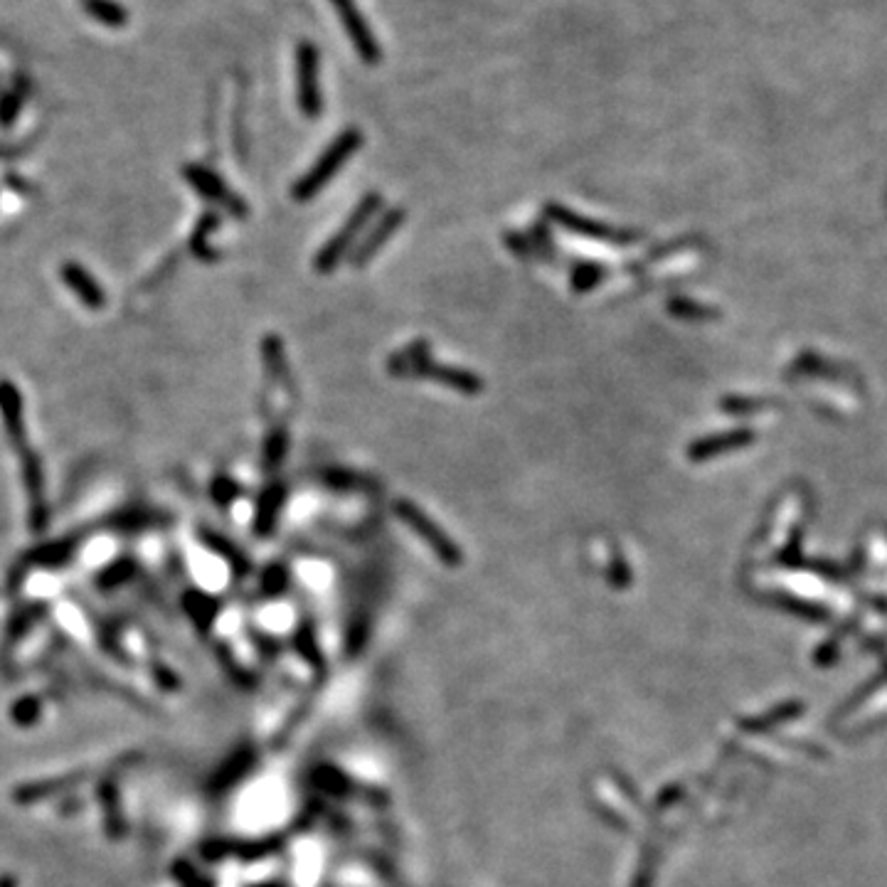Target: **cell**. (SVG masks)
I'll use <instances>...</instances> for the list:
<instances>
[{
  "label": "cell",
  "instance_id": "cell-1",
  "mask_svg": "<svg viewBox=\"0 0 887 887\" xmlns=\"http://www.w3.org/2000/svg\"><path fill=\"white\" fill-rule=\"evenodd\" d=\"M387 370H390L395 377H422V380H434L439 382V385L459 390L469 397H474L483 390V380L476 373H469V370L461 368H451V365L434 363V360L429 358L427 343L424 341L412 343L407 350H400V353L392 355L390 363H387Z\"/></svg>",
  "mask_w": 887,
  "mask_h": 887
},
{
  "label": "cell",
  "instance_id": "cell-19",
  "mask_svg": "<svg viewBox=\"0 0 887 887\" xmlns=\"http://www.w3.org/2000/svg\"><path fill=\"white\" fill-rule=\"evenodd\" d=\"M0 887H18V880L13 875H0Z\"/></svg>",
  "mask_w": 887,
  "mask_h": 887
},
{
  "label": "cell",
  "instance_id": "cell-15",
  "mask_svg": "<svg viewBox=\"0 0 887 887\" xmlns=\"http://www.w3.org/2000/svg\"><path fill=\"white\" fill-rule=\"evenodd\" d=\"M602 276L604 269L599 264H577L570 276V289L577 291V294H584V291L594 289L602 281Z\"/></svg>",
  "mask_w": 887,
  "mask_h": 887
},
{
  "label": "cell",
  "instance_id": "cell-8",
  "mask_svg": "<svg viewBox=\"0 0 887 887\" xmlns=\"http://www.w3.org/2000/svg\"><path fill=\"white\" fill-rule=\"evenodd\" d=\"M402 222H405V210H400V207H395V210L380 215V220L375 222L373 230L368 232V237L360 239L358 247L353 249V254H350V264L360 269V267H365V264L373 262L375 254L380 252L387 242H390V237L400 230Z\"/></svg>",
  "mask_w": 887,
  "mask_h": 887
},
{
  "label": "cell",
  "instance_id": "cell-3",
  "mask_svg": "<svg viewBox=\"0 0 887 887\" xmlns=\"http://www.w3.org/2000/svg\"><path fill=\"white\" fill-rule=\"evenodd\" d=\"M380 207H382L380 193L365 195V198L360 200V205L350 212L348 220H345V225L341 227V230H338L336 235L328 239L321 249H318L316 259H313V269L321 274H331L333 269H336L338 264H341L350 252H353L355 239L360 237L363 227L373 220L377 212H380Z\"/></svg>",
  "mask_w": 887,
  "mask_h": 887
},
{
  "label": "cell",
  "instance_id": "cell-17",
  "mask_svg": "<svg viewBox=\"0 0 887 887\" xmlns=\"http://www.w3.org/2000/svg\"><path fill=\"white\" fill-rule=\"evenodd\" d=\"M239 491H242V488L227 476H220L215 483H212V498H215L220 506H230V503L239 496Z\"/></svg>",
  "mask_w": 887,
  "mask_h": 887
},
{
  "label": "cell",
  "instance_id": "cell-9",
  "mask_svg": "<svg viewBox=\"0 0 887 887\" xmlns=\"http://www.w3.org/2000/svg\"><path fill=\"white\" fill-rule=\"evenodd\" d=\"M185 178H188V183L193 185L195 190H200V193H203L205 198L215 200V203H220L222 207H227V210H230L232 215H237V217L247 215V205H244L242 200H239V195L232 193V190L227 188V185L222 183V180L217 178L215 173L207 171V168H203V166H188V168H185Z\"/></svg>",
  "mask_w": 887,
  "mask_h": 887
},
{
  "label": "cell",
  "instance_id": "cell-7",
  "mask_svg": "<svg viewBox=\"0 0 887 887\" xmlns=\"http://www.w3.org/2000/svg\"><path fill=\"white\" fill-rule=\"evenodd\" d=\"M545 217L550 222H555V225H560L562 230L575 232V235H580V237L602 239V242H626V237L621 235V232L602 225V222H594V220H589V217L577 215V212H572L570 207H565V205H555V203L545 205Z\"/></svg>",
  "mask_w": 887,
  "mask_h": 887
},
{
  "label": "cell",
  "instance_id": "cell-12",
  "mask_svg": "<svg viewBox=\"0 0 887 887\" xmlns=\"http://www.w3.org/2000/svg\"><path fill=\"white\" fill-rule=\"evenodd\" d=\"M84 13L99 25L111 30H121L129 25V10L119 0H82Z\"/></svg>",
  "mask_w": 887,
  "mask_h": 887
},
{
  "label": "cell",
  "instance_id": "cell-2",
  "mask_svg": "<svg viewBox=\"0 0 887 887\" xmlns=\"http://www.w3.org/2000/svg\"><path fill=\"white\" fill-rule=\"evenodd\" d=\"M360 148H363V131L360 129H345L343 134H338L331 143H328V148L321 153V158H318V161L313 163L299 180H296L294 188H291V198H294L296 203H308V200L316 198V195L321 193L338 173H341V168L360 151Z\"/></svg>",
  "mask_w": 887,
  "mask_h": 887
},
{
  "label": "cell",
  "instance_id": "cell-18",
  "mask_svg": "<svg viewBox=\"0 0 887 887\" xmlns=\"http://www.w3.org/2000/svg\"><path fill=\"white\" fill-rule=\"evenodd\" d=\"M328 488H338V491H348V488L358 486V476L350 474V471H326L323 474Z\"/></svg>",
  "mask_w": 887,
  "mask_h": 887
},
{
  "label": "cell",
  "instance_id": "cell-10",
  "mask_svg": "<svg viewBox=\"0 0 887 887\" xmlns=\"http://www.w3.org/2000/svg\"><path fill=\"white\" fill-rule=\"evenodd\" d=\"M286 501V488L281 483H269L257 498V515H254V533L267 538L274 530L276 520H279L281 508Z\"/></svg>",
  "mask_w": 887,
  "mask_h": 887
},
{
  "label": "cell",
  "instance_id": "cell-6",
  "mask_svg": "<svg viewBox=\"0 0 887 887\" xmlns=\"http://www.w3.org/2000/svg\"><path fill=\"white\" fill-rule=\"evenodd\" d=\"M331 5L338 13V18H341L343 30L348 33L355 52L360 55V60L370 67L380 65L382 60L380 40H377L373 28H370V23L365 20V15L360 13L358 3H355V0H331Z\"/></svg>",
  "mask_w": 887,
  "mask_h": 887
},
{
  "label": "cell",
  "instance_id": "cell-14",
  "mask_svg": "<svg viewBox=\"0 0 887 887\" xmlns=\"http://www.w3.org/2000/svg\"><path fill=\"white\" fill-rule=\"evenodd\" d=\"M286 451H289V434L286 429L276 427L269 432L267 442H264V456H262V464L267 471H276L286 459Z\"/></svg>",
  "mask_w": 887,
  "mask_h": 887
},
{
  "label": "cell",
  "instance_id": "cell-16",
  "mask_svg": "<svg viewBox=\"0 0 887 887\" xmlns=\"http://www.w3.org/2000/svg\"><path fill=\"white\" fill-rule=\"evenodd\" d=\"M40 708L42 705L37 698H23L13 705L10 715H13V722H18V725H23V727H30L40 720V713H42Z\"/></svg>",
  "mask_w": 887,
  "mask_h": 887
},
{
  "label": "cell",
  "instance_id": "cell-13",
  "mask_svg": "<svg viewBox=\"0 0 887 887\" xmlns=\"http://www.w3.org/2000/svg\"><path fill=\"white\" fill-rule=\"evenodd\" d=\"M264 353V365H267V373L274 377L276 382H289V368H286V355H284V343L281 338L267 336L262 343Z\"/></svg>",
  "mask_w": 887,
  "mask_h": 887
},
{
  "label": "cell",
  "instance_id": "cell-4",
  "mask_svg": "<svg viewBox=\"0 0 887 887\" xmlns=\"http://www.w3.org/2000/svg\"><path fill=\"white\" fill-rule=\"evenodd\" d=\"M296 92H299V109L304 111L306 119H318L323 111L321 52L308 40L296 47Z\"/></svg>",
  "mask_w": 887,
  "mask_h": 887
},
{
  "label": "cell",
  "instance_id": "cell-5",
  "mask_svg": "<svg viewBox=\"0 0 887 887\" xmlns=\"http://www.w3.org/2000/svg\"><path fill=\"white\" fill-rule=\"evenodd\" d=\"M392 511H395L397 518H400L407 528H412L414 533L424 540V543L432 547V550L437 552L444 562H451V565H454V562L461 560L459 547H456V543H451V540L446 538L444 530L439 528V525L434 523V520L429 518V515L417 506V503L407 501V498H400V501L392 503Z\"/></svg>",
  "mask_w": 887,
  "mask_h": 887
},
{
  "label": "cell",
  "instance_id": "cell-11",
  "mask_svg": "<svg viewBox=\"0 0 887 887\" xmlns=\"http://www.w3.org/2000/svg\"><path fill=\"white\" fill-rule=\"evenodd\" d=\"M84 774H69V777H55V779H42V782H33V784H25L18 786V791L13 794V799L18 804H35V801L42 799H50V796L60 794V791L72 789L74 784L82 782Z\"/></svg>",
  "mask_w": 887,
  "mask_h": 887
}]
</instances>
